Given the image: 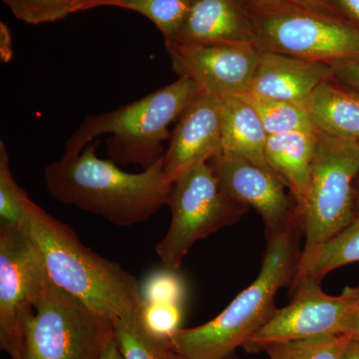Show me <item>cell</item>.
<instances>
[{"label":"cell","mask_w":359,"mask_h":359,"mask_svg":"<svg viewBox=\"0 0 359 359\" xmlns=\"http://www.w3.org/2000/svg\"><path fill=\"white\" fill-rule=\"evenodd\" d=\"M98 145L92 142L79 155L62 156L45 167V186L54 200L118 226L144 223L167 205L173 183L165 174L164 158L140 173H127L99 158Z\"/></svg>","instance_id":"obj_1"},{"label":"cell","mask_w":359,"mask_h":359,"mask_svg":"<svg viewBox=\"0 0 359 359\" xmlns=\"http://www.w3.org/2000/svg\"><path fill=\"white\" fill-rule=\"evenodd\" d=\"M22 228L54 285L112 323L138 313L141 283L121 264L86 247L69 226L33 203Z\"/></svg>","instance_id":"obj_2"},{"label":"cell","mask_w":359,"mask_h":359,"mask_svg":"<svg viewBox=\"0 0 359 359\" xmlns=\"http://www.w3.org/2000/svg\"><path fill=\"white\" fill-rule=\"evenodd\" d=\"M302 228L266 237L261 271L256 280L216 318L193 328H182L172 348L187 359H233L276 311L278 290L292 285L302 250Z\"/></svg>","instance_id":"obj_3"},{"label":"cell","mask_w":359,"mask_h":359,"mask_svg":"<svg viewBox=\"0 0 359 359\" xmlns=\"http://www.w3.org/2000/svg\"><path fill=\"white\" fill-rule=\"evenodd\" d=\"M202 92L187 77L118 109L89 115L66 141V157L79 155L98 137L109 135L106 153L117 165H138L146 170L164 158L163 143L171 138L169 127Z\"/></svg>","instance_id":"obj_4"},{"label":"cell","mask_w":359,"mask_h":359,"mask_svg":"<svg viewBox=\"0 0 359 359\" xmlns=\"http://www.w3.org/2000/svg\"><path fill=\"white\" fill-rule=\"evenodd\" d=\"M254 44L261 52L334 65L359 57V29L327 9L302 0L248 4Z\"/></svg>","instance_id":"obj_5"},{"label":"cell","mask_w":359,"mask_h":359,"mask_svg":"<svg viewBox=\"0 0 359 359\" xmlns=\"http://www.w3.org/2000/svg\"><path fill=\"white\" fill-rule=\"evenodd\" d=\"M21 359H101L115 339L112 321L47 278L25 318Z\"/></svg>","instance_id":"obj_6"},{"label":"cell","mask_w":359,"mask_h":359,"mask_svg":"<svg viewBox=\"0 0 359 359\" xmlns=\"http://www.w3.org/2000/svg\"><path fill=\"white\" fill-rule=\"evenodd\" d=\"M167 205L171 222L156 252L175 271L195 243L238 223L249 210L224 192L209 162L193 165L175 180Z\"/></svg>","instance_id":"obj_7"},{"label":"cell","mask_w":359,"mask_h":359,"mask_svg":"<svg viewBox=\"0 0 359 359\" xmlns=\"http://www.w3.org/2000/svg\"><path fill=\"white\" fill-rule=\"evenodd\" d=\"M308 192L299 208L308 254L351 223L356 215L353 184L359 175V144L316 131Z\"/></svg>","instance_id":"obj_8"},{"label":"cell","mask_w":359,"mask_h":359,"mask_svg":"<svg viewBox=\"0 0 359 359\" xmlns=\"http://www.w3.org/2000/svg\"><path fill=\"white\" fill-rule=\"evenodd\" d=\"M290 287L292 302L276 309L268 323L250 337L243 347L247 353H263L266 346L280 342L347 334L356 287L330 295L323 292L320 282L308 276L292 280Z\"/></svg>","instance_id":"obj_9"},{"label":"cell","mask_w":359,"mask_h":359,"mask_svg":"<svg viewBox=\"0 0 359 359\" xmlns=\"http://www.w3.org/2000/svg\"><path fill=\"white\" fill-rule=\"evenodd\" d=\"M48 276L23 228L0 226V346L21 356L23 325Z\"/></svg>","instance_id":"obj_10"},{"label":"cell","mask_w":359,"mask_h":359,"mask_svg":"<svg viewBox=\"0 0 359 359\" xmlns=\"http://www.w3.org/2000/svg\"><path fill=\"white\" fill-rule=\"evenodd\" d=\"M209 164L224 192L259 212L266 237L302 228L297 202L269 168L224 153L210 160Z\"/></svg>","instance_id":"obj_11"},{"label":"cell","mask_w":359,"mask_h":359,"mask_svg":"<svg viewBox=\"0 0 359 359\" xmlns=\"http://www.w3.org/2000/svg\"><path fill=\"white\" fill-rule=\"evenodd\" d=\"M172 68L202 91L223 99L249 93L261 51L254 43L165 45Z\"/></svg>","instance_id":"obj_12"},{"label":"cell","mask_w":359,"mask_h":359,"mask_svg":"<svg viewBox=\"0 0 359 359\" xmlns=\"http://www.w3.org/2000/svg\"><path fill=\"white\" fill-rule=\"evenodd\" d=\"M223 154V101L202 91L183 111L171 133L163 159L173 183L188 168Z\"/></svg>","instance_id":"obj_13"},{"label":"cell","mask_w":359,"mask_h":359,"mask_svg":"<svg viewBox=\"0 0 359 359\" xmlns=\"http://www.w3.org/2000/svg\"><path fill=\"white\" fill-rule=\"evenodd\" d=\"M334 78L332 65L285 54L261 52L249 93L302 105Z\"/></svg>","instance_id":"obj_14"},{"label":"cell","mask_w":359,"mask_h":359,"mask_svg":"<svg viewBox=\"0 0 359 359\" xmlns=\"http://www.w3.org/2000/svg\"><path fill=\"white\" fill-rule=\"evenodd\" d=\"M172 43H254L247 4L243 0H193L185 22L168 44Z\"/></svg>","instance_id":"obj_15"},{"label":"cell","mask_w":359,"mask_h":359,"mask_svg":"<svg viewBox=\"0 0 359 359\" xmlns=\"http://www.w3.org/2000/svg\"><path fill=\"white\" fill-rule=\"evenodd\" d=\"M316 140V130L273 135L266 141V164L292 194L299 212L308 192Z\"/></svg>","instance_id":"obj_16"},{"label":"cell","mask_w":359,"mask_h":359,"mask_svg":"<svg viewBox=\"0 0 359 359\" xmlns=\"http://www.w3.org/2000/svg\"><path fill=\"white\" fill-rule=\"evenodd\" d=\"M301 106L316 131L344 140H358L359 96L334 80L320 84Z\"/></svg>","instance_id":"obj_17"},{"label":"cell","mask_w":359,"mask_h":359,"mask_svg":"<svg viewBox=\"0 0 359 359\" xmlns=\"http://www.w3.org/2000/svg\"><path fill=\"white\" fill-rule=\"evenodd\" d=\"M223 101V153L247 158L269 168L266 160L269 135L255 108L243 96Z\"/></svg>","instance_id":"obj_18"},{"label":"cell","mask_w":359,"mask_h":359,"mask_svg":"<svg viewBox=\"0 0 359 359\" xmlns=\"http://www.w3.org/2000/svg\"><path fill=\"white\" fill-rule=\"evenodd\" d=\"M356 262H359V214L327 242L301 255L294 280L308 276L321 283L334 269Z\"/></svg>","instance_id":"obj_19"},{"label":"cell","mask_w":359,"mask_h":359,"mask_svg":"<svg viewBox=\"0 0 359 359\" xmlns=\"http://www.w3.org/2000/svg\"><path fill=\"white\" fill-rule=\"evenodd\" d=\"M257 111L269 136L299 131H316L301 105L248 93L243 95Z\"/></svg>","instance_id":"obj_20"},{"label":"cell","mask_w":359,"mask_h":359,"mask_svg":"<svg viewBox=\"0 0 359 359\" xmlns=\"http://www.w3.org/2000/svg\"><path fill=\"white\" fill-rule=\"evenodd\" d=\"M14 18L39 25L65 20L71 14L105 6L104 0H2Z\"/></svg>","instance_id":"obj_21"},{"label":"cell","mask_w":359,"mask_h":359,"mask_svg":"<svg viewBox=\"0 0 359 359\" xmlns=\"http://www.w3.org/2000/svg\"><path fill=\"white\" fill-rule=\"evenodd\" d=\"M193 0H120L117 6L140 13L154 23L165 44L173 41L185 22Z\"/></svg>","instance_id":"obj_22"},{"label":"cell","mask_w":359,"mask_h":359,"mask_svg":"<svg viewBox=\"0 0 359 359\" xmlns=\"http://www.w3.org/2000/svg\"><path fill=\"white\" fill-rule=\"evenodd\" d=\"M33 203L14 178L6 144L0 141V226L22 228Z\"/></svg>","instance_id":"obj_23"},{"label":"cell","mask_w":359,"mask_h":359,"mask_svg":"<svg viewBox=\"0 0 359 359\" xmlns=\"http://www.w3.org/2000/svg\"><path fill=\"white\" fill-rule=\"evenodd\" d=\"M351 337L321 335L311 339L271 344L264 349L269 359H340Z\"/></svg>","instance_id":"obj_24"},{"label":"cell","mask_w":359,"mask_h":359,"mask_svg":"<svg viewBox=\"0 0 359 359\" xmlns=\"http://www.w3.org/2000/svg\"><path fill=\"white\" fill-rule=\"evenodd\" d=\"M113 325L123 359H162L163 354L173 349L146 334L139 320V311L116 320Z\"/></svg>","instance_id":"obj_25"},{"label":"cell","mask_w":359,"mask_h":359,"mask_svg":"<svg viewBox=\"0 0 359 359\" xmlns=\"http://www.w3.org/2000/svg\"><path fill=\"white\" fill-rule=\"evenodd\" d=\"M184 306L168 302H142L139 320L149 337L172 347V340L182 330Z\"/></svg>","instance_id":"obj_26"},{"label":"cell","mask_w":359,"mask_h":359,"mask_svg":"<svg viewBox=\"0 0 359 359\" xmlns=\"http://www.w3.org/2000/svg\"><path fill=\"white\" fill-rule=\"evenodd\" d=\"M142 301L168 302L184 306L187 287L178 271L168 269H156L141 283Z\"/></svg>","instance_id":"obj_27"},{"label":"cell","mask_w":359,"mask_h":359,"mask_svg":"<svg viewBox=\"0 0 359 359\" xmlns=\"http://www.w3.org/2000/svg\"><path fill=\"white\" fill-rule=\"evenodd\" d=\"M332 67L335 83L359 96V57L337 63Z\"/></svg>","instance_id":"obj_28"},{"label":"cell","mask_w":359,"mask_h":359,"mask_svg":"<svg viewBox=\"0 0 359 359\" xmlns=\"http://www.w3.org/2000/svg\"><path fill=\"white\" fill-rule=\"evenodd\" d=\"M337 9L344 20L359 29V0H337Z\"/></svg>","instance_id":"obj_29"},{"label":"cell","mask_w":359,"mask_h":359,"mask_svg":"<svg viewBox=\"0 0 359 359\" xmlns=\"http://www.w3.org/2000/svg\"><path fill=\"white\" fill-rule=\"evenodd\" d=\"M13 57V35L8 26L1 21L0 22V59L4 63H9Z\"/></svg>","instance_id":"obj_30"},{"label":"cell","mask_w":359,"mask_h":359,"mask_svg":"<svg viewBox=\"0 0 359 359\" xmlns=\"http://www.w3.org/2000/svg\"><path fill=\"white\" fill-rule=\"evenodd\" d=\"M346 335H348L351 339L359 341V287H356L355 302H354Z\"/></svg>","instance_id":"obj_31"},{"label":"cell","mask_w":359,"mask_h":359,"mask_svg":"<svg viewBox=\"0 0 359 359\" xmlns=\"http://www.w3.org/2000/svg\"><path fill=\"white\" fill-rule=\"evenodd\" d=\"M302 1L320 7V8L327 9V11L339 15V9H337V0H302Z\"/></svg>","instance_id":"obj_32"},{"label":"cell","mask_w":359,"mask_h":359,"mask_svg":"<svg viewBox=\"0 0 359 359\" xmlns=\"http://www.w3.org/2000/svg\"><path fill=\"white\" fill-rule=\"evenodd\" d=\"M340 359H359V341L349 339Z\"/></svg>","instance_id":"obj_33"},{"label":"cell","mask_w":359,"mask_h":359,"mask_svg":"<svg viewBox=\"0 0 359 359\" xmlns=\"http://www.w3.org/2000/svg\"><path fill=\"white\" fill-rule=\"evenodd\" d=\"M101 359H123L121 351H120L119 346H118L116 339L108 344L104 351L102 358Z\"/></svg>","instance_id":"obj_34"},{"label":"cell","mask_w":359,"mask_h":359,"mask_svg":"<svg viewBox=\"0 0 359 359\" xmlns=\"http://www.w3.org/2000/svg\"><path fill=\"white\" fill-rule=\"evenodd\" d=\"M354 189V201H355V207L358 214H359V175L356 177L353 184Z\"/></svg>","instance_id":"obj_35"},{"label":"cell","mask_w":359,"mask_h":359,"mask_svg":"<svg viewBox=\"0 0 359 359\" xmlns=\"http://www.w3.org/2000/svg\"><path fill=\"white\" fill-rule=\"evenodd\" d=\"M162 359H187V358H184V356L181 355V354L176 353V351H173V349H169V351H167L166 353L163 354Z\"/></svg>","instance_id":"obj_36"},{"label":"cell","mask_w":359,"mask_h":359,"mask_svg":"<svg viewBox=\"0 0 359 359\" xmlns=\"http://www.w3.org/2000/svg\"><path fill=\"white\" fill-rule=\"evenodd\" d=\"M243 1H245V4H261V2L271 1V0H243Z\"/></svg>","instance_id":"obj_37"},{"label":"cell","mask_w":359,"mask_h":359,"mask_svg":"<svg viewBox=\"0 0 359 359\" xmlns=\"http://www.w3.org/2000/svg\"><path fill=\"white\" fill-rule=\"evenodd\" d=\"M120 0H105L106 6H117Z\"/></svg>","instance_id":"obj_38"},{"label":"cell","mask_w":359,"mask_h":359,"mask_svg":"<svg viewBox=\"0 0 359 359\" xmlns=\"http://www.w3.org/2000/svg\"><path fill=\"white\" fill-rule=\"evenodd\" d=\"M11 359H21V356H16V358H13Z\"/></svg>","instance_id":"obj_39"},{"label":"cell","mask_w":359,"mask_h":359,"mask_svg":"<svg viewBox=\"0 0 359 359\" xmlns=\"http://www.w3.org/2000/svg\"><path fill=\"white\" fill-rule=\"evenodd\" d=\"M358 143L359 144V138H358Z\"/></svg>","instance_id":"obj_40"}]
</instances>
